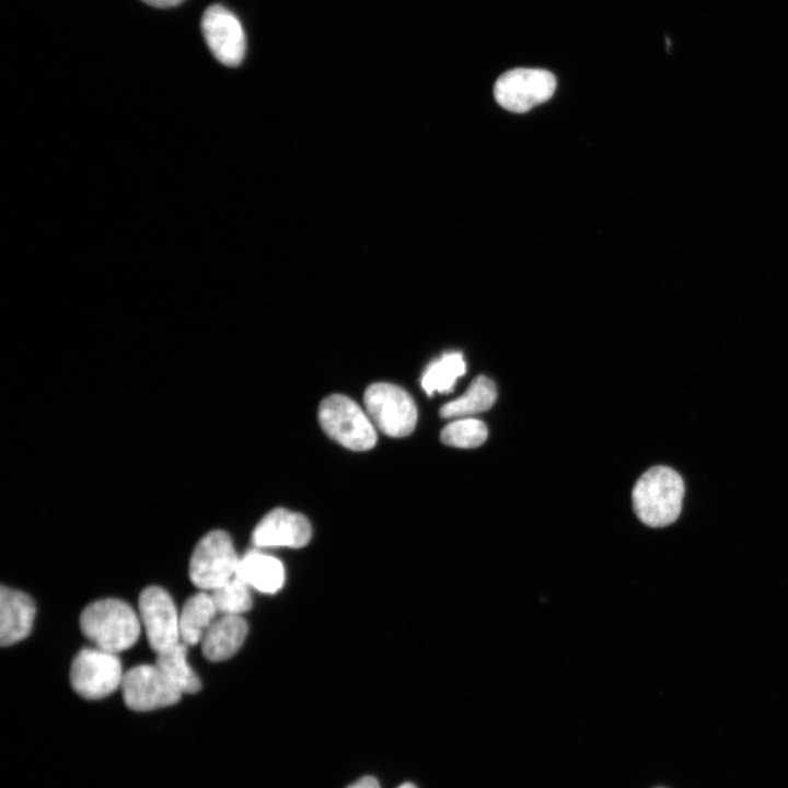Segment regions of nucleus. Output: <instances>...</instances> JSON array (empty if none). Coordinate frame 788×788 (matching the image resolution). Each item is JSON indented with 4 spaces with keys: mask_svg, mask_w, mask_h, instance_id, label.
Segmentation results:
<instances>
[{
    "mask_svg": "<svg viewBox=\"0 0 788 788\" xmlns=\"http://www.w3.org/2000/svg\"><path fill=\"white\" fill-rule=\"evenodd\" d=\"M183 694L197 693L201 683L187 662V645L178 644L157 653L154 663Z\"/></svg>",
    "mask_w": 788,
    "mask_h": 788,
    "instance_id": "obj_17",
    "label": "nucleus"
},
{
    "mask_svg": "<svg viewBox=\"0 0 788 788\" xmlns=\"http://www.w3.org/2000/svg\"><path fill=\"white\" fill-rule=\"evenodd\" d=\"M210 596L217 611L223 615H240L253 605L248 586L236 576L211 590Z\"/></svg>",
    "mask_w": 788,
    "mask_h": 788,
    "instance_id": "obj_19",
    "label": "nucleus"
},
{
    "mask_svg": "<svg viewBox=\"0 0 788 788\" xmlns=\"http://www.w3.org/2000/svg\"><path fill=\"white\" fill-rule=\"evenodd\" d=\"M555 89L556 78L552 72L544 69L515 68L497 79L494 95L505 109L525 113L548 101Z\"/></svg>",
    "mask_w": 788,
    "mask_h": 788,
    "instance_id": "obj_7",
    "label": "nucleus"
},
{
    "mask_svg": "<svg viewBox=\"0 0 788 788\" xmlns=\"http://www.w3.org/2000/svg\"><path fill=\"white\" fill-rule=\"evenodd\" d=\"M239 558L229 534L221 530L207 533L195 546L188 573L198 588L213 590L235 576Z\"/></svg>",
    "mask_w": 788,
    "mask_h": 788,
    "instance_id": "obj_4",
    "label": "nucleus"
},
{
    "mask_svg": "<svg viewBox=\"0 0 788 788\" xmlns=\"http://www.w3.org/2000/svg\"><path fill=\"white\" fill-rule=\"evenodd\" d=\"M155 8H170L179 4L183 0H142Z\"/></svg>",
    "mask_w": 788,
    "mask_h": 788,
    "instance_id": "obj_22",
    "label": "nucleus"
},
{
    "mask_svg": "<svg viewBox=\"0 0 788 788\" xmlns=\"http://www.w3.org/2000/svg\"><path fill=\"white\" fill-rule=\"evenodd\" d=\"M139 611L148 642L155 653L181 641L179 615L163 588L150 586L143 589L139 595Z\"/></svg>",
    "mask_w": 788,
    "mask_h": 788,
    "instance_id": "obj_9",
    "label": "nucleus"
},
{
    "mask_svg": "<svg viewBox=\"0 0 788 788\" xmlns=\"http://www.w3.org/2000/svg\"><path fill=\"white\" fill-rule=\"evenodd\" d=\"M318 420L328 437L354 451H366L374 447L376 432L374 424L351 398L333 394L322 401Z\"/></svg>",
    "mask_w": 788,
    "mask_h": 788,
    "instance_id": "obj_3",
    "label": "nucleus"
},
{
    "mask_svg": "<svg viewBox=\"0 0 788 788\" xmlns=\"http://www.w3.org/2000/svg\"><path fill=\"white\" fill-rule=\"evenodd\" d=\"M497 398L495 383L485 375H478L460 397L440 408L443 418L466 417L489 409Z\"/></svg>",
    "mask_w": 788,
    "mask_h": 788,
    "instance_id": "obj_16",
    "label": "nucleus"
},
{
    "mask_svg": "<svg viewBox=\"0 0 788 788\" xmlns=\"http://www.w3.org/2000/svg\"><path fill=\"white\" fill-rule=\"evenodd\" d=\"M312 535L309 520L297 512L277 508L267 513L253 531L258 547H292L306 545Z\"/></svg>",
    "mask_w": 788,
    "mask_h": 788,
    "instance_id": "obj_11",
    "label": "nucleus"
},
{
    "mask_svg": "<svg viewBox=\"0 0 788 788\" xmlns=\"http://www.w3.org/2000/svg\"><path fill=\"white\" fill-rule=\"evenodd\" d=\"M235 576L260 592L275 593L283 584L285 570L277 558L251 551L239 560Z\"/></svg>",
    "mask_w": 788,
    "mask_h": 788,
    "instance_id": "obj_14",
    "label": "nucleus"
},
{
    "mask_svg": "<svg viewBox=\"0 0 788 788\" xmlns=\"http://www.w3.org/2000/svg\"><path fill=\"white\" fill-rule=\"evenodd\" d=\"M347 788H380L379 781L372 776H366Z\"/></svg>",
    "mask_w": 788,
    "mask_h": 788,
    "instance_id": "obj_21",
    "label": "nucleus"
},
{
    "mask_svg": "<svg viewBox=\"0 0 788 788\" xmlns=\"http://www.w3.org/2000/svg\"><path fill=\"white\" fill-rule=\"evenodd\" d=\"M124 673L116 653L84 648L73 659L70 683L74 692L90 700L102 699L121 685Z\"/></svg>",
    "mask_w": 788,
    "mask_h": 788,
    "instance_id": "obj_6",
    "label": "nucleus"
},
{
    "mask_svg": "<svg viewBox=\"0 0 788 788\" xmlns=\"http://www.w3.org/2000/svg\"><path fill=\"white\" fill-rule=\"evenodd\" d=\"M247 630V623L240 615H222L213 621L201 639L205 658L212 662L231 658L243 645Z\"/></svg>",
    "mask_w": 788,
    "mask_h": 788,
    "instance_id": "obj_13",
    "label": "nucleus"
},
{
    "mask_svg": "<svg viewBox=\"0 0 788 788\" xmlns=\"http://www.w3.org/2000/svg\"><path fill=\"white\" fill-rule=\"evenodd\" d=\"M488 431L486 425L475 418H461L443 427L440 439L444 444L455 448H476L485 442Z\"/></svg>",
    "mask_w": 788,
    "mask_h": 788,
    "instance_id": "obj_20",
    "label": "nucleus"
},
{
    "mask_svg": "<svg viewBox=\"0 0 788 788\" xmlns=\"http://www.w3.org/2000/svg\"><path fill=\"white\" fill-rule=\"evenodd\" d=\"M217 612L210 594L199 592L192 595L179 614L181 641L187 646L201 641Z\"/></svg>",
    "mask_w": 788,
    "mask_h": 788,
    "instance_id": "obj_15",
    "label": "nucleus"
},
{
    "mask_svg": "<svg viewBox=\"0 0 788 788\" xmlns=\"http://www.w3.org/2000/svg\"><path fill=\"white\" fill-rule=\"evenodd\" d=\"M363 402L370 419L385 434L405 437L415 429L417 407L404 389L391 383H373L367 387Z\"/></svg>",
    "mask_w": 788,
    "mask_h": 788,
    "instance_id": "obj_5",
    "label": "nucleus"
},
{
    "mask_svg": "<svg viewBox=\"0 0 788 788\" xmlns=\"http://www.w3.org/2000/svg\"><path fill=\"white\" fill-rule=\"evenodd\" d=\"M684 482L671 467L649 468L636 482L631 491L633 508L646 525L661 528L673 523L681 513Z\"/></svg>",
    "mask_w": 788,
    "mask_h": 788,
    "instance_id": "obj_1",
    "label": "nucleus"
},
{
    "mask_svg": "<svg viewBox=\"0 0 788 788\" xmlns=\"http://www.w3.org/2000/svg\"><path fill=\"white\" fill-rule=\"evenodd\" d=\"M201 30L205 40L218 61L235 67L244 58L245 34L239 19L227 8L215 4L202 15Z\"/></svg>",
    "mask_w": 788,
    "mask_h": 788,
    "instance_id": "obj_10",
    "label": "nucleus"
},
{
    "mask_svg": "<svg viewBox=\"0 0 788 788\" xmlns=\"http://www.w3.org/2000/svg\"><path fill=\"white\" fill-rule=\"evenodd\" d=\"M465 372L466 363L461 352L443 354L424 371L421 387L429 396L433 392L449 393L453 390L456 380Z\"/></svg>",
    "mask_w": 788,
    "mask_h": 788,
    "instance_id": "obj_18",
    "label": "nucleus"
},
{
    "mask_svg": "<svg viewBox=\"0 0 788 788\" xmlns=\"http://www.w3.org/2000/svg\"><path fill=\"white\" fill-rule=\"evenodd\" d=\"M35 604L32 598L4 586L0 590V645L11 646L32 630Z\"/></svg>",
    "mask_w": 788,
    "mask_h": 788,
    "instance_id": "obj_12",
    "label": "nucleus"
},
{
    "mask_svg": "<svg viewBox=\"0 0 788 788\" xmlns=\"http://www.w3.org/2000/svg\"><path fill=\"white\" fill-rule=\"evenodd\" d=\"M80 627L96 648L113 653L132 647L140 634L137 614L118 599H103L89 604L80 615Z\"/></svg>",
    "mask_w": 788,
    "mask_h": 788,
    "instance_id": "obj_2",
    "label": "nucleus"
},
{
    "mask_svg": "<svg viewBox=\"0 0 788 788\" xmlns=\"http://www.w3.org/2000/svg\"><path fill=\"white\" fill-rule=\"evenodd\" d=\"M125 705L134 711H150L176 704L183 693L155 665H137L121 681Z\"/></svg>",
    "mask_w": 788,
    "mask_h": 788,
    "instance_id": "obj_8",
    "label": "nucleus"
},
{
    "mask_svg": "<svg viewBox=\"0 0 788 788\" xmlns=\"http://www.w3.org/2000/svg\"><path fill=\"white\" fill-rule=\"evenodd\" d=\"M398 788H417V787L412 783H405V784L401 785Z\"/></svg>",
    "mask_w": 788,
    "mask_h": 788,
    "instance_id": "obj_23",
    "label": "nucleus"
}]
</instances>
